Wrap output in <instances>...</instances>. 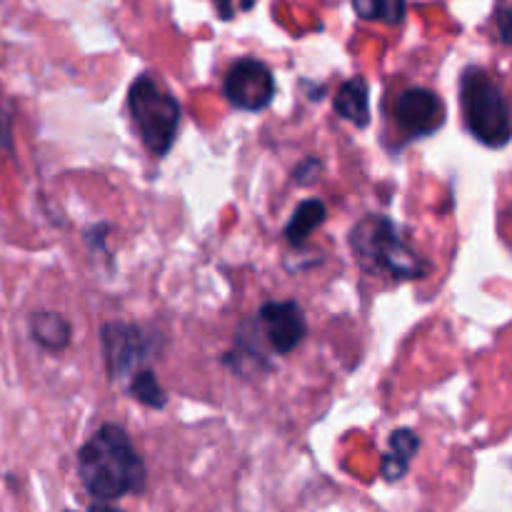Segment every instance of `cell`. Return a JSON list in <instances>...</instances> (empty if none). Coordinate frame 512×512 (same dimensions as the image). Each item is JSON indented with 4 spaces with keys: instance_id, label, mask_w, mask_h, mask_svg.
<instances>
[{
    "instance_id": "obj_1",
    "label": "cell",
    "mask_w": 512,
    "mask_h": 512,
    "mask_svg": "<svg viewBox=\"0 0 512 512\" xmlns=\"http://www.w3.org/2000/svg\"><path fill=\"white\" fill-rule=\"evenodd\" d=\"M78 475L85 490L98 500H118L140 493L145 485V465L120 425L105 423L80 448Z\"/></svg>"
},
{
    "instance_id": "obj_2",
    "label": "cell",
    "mask_w": 512,
    "mask_h": 512,
    "mask_svg": "<svg viewBox=\"0 0 512 512\" xmlns=\"http://www.w3.org/2000/svg\"><path fill=\"white\" fill-rule=\"evenodd\" d=\"M350 248L370 273H385L395 280H415L428 273V263L405 243L385 215H365L358 220L350 230Z\"/></svg>"
},
{
    "instance_id": "obj_3",
    "label": "cell",
    "mask_w": 512,
    "mask_h": 512,
    "mask_svg": "<svg viewBox=\"0 0 512 512\" xmlns=\"http://www.w3.org/2000/svg\"><path fill=\"white\" fill-rule=\"evenodd\" d=\"M460 103L470 135L488 148L510 143V105L493 75L483 68H465L460 78Z\"/></svg>"
},
{
    "instance_id": "obj_4",
    "label": "cell",
    "mask_w": 512,
    "mask_h": 512,
    "mask_svg": "<svg viewBox=\"0 0 512 512\" xmlns=\"http://www.w3.org/2000/svg\"><path fill=\"white\" fill-rule=\"evenodd\" d=\"M128 108L145 148L163 158L173 148L180 128V103L173 93L160 88L148 73L140 75L128 90Z\"/></svg>"
},
{
    "instance_id": "obj_5",
    "label": "cell",
    "mask_w": 512,
    "mask_h": 512,
    "mask_svg": "<svg viewBox=\"0 0 512 512\" xmlns=\"http://www.w3.org/2000/svg\"><path fill=\"white\" fill-rule=\"evenodd\" d=\"M223 93L233 108L245 113H260L273 103V70L258 58H238L225 75Z\"/></svg>"
},
{
    "instance_id": "obj_6",
    "label": "cell",
    "mask_w": 512,
    "mask_h": 512,
    "mask_svg": "<svg viewBox=\"0 0 512 512\" xmlns=\"http://www.w3.org/2000/svg\"><path fill=\"white\" fill-rule=\"evenodd\" d=\"M100 335H103V355L110 378H125L153 358V335L138 325L113 320L103 325Z\"/></svg>"
},
{
    "instance_id": "obj_7",
    "label": "cell",
    "mask_w": 512,
    "mask_h": 512,
    "mask_svg": "<svg viewBox=\"0 0 512 512\" xmlns=\"http://www.w3.org/2000/svg\"><path fill=\"white\" fill-rule=\"evenodd\" d=\"M395 118L410 138H428L445 125L448 110L443 98L428 88L405 90L395 103Z\"/></svg>"
},
{
    "instance_id": "obj_8",
    "label": "cell",
    "mask_w": 512,
    "mask_h": 512,
    "mask_svg": "<svg viewBox=\"0 0 512 512\" xmlns=\"http://www.w3.org/2000/svg\"><path fill=\"white\" fill-rule=\"evenodd\" d=\"M260 325L265 330V338L273 345L278 355H288L303 343L308 333V320L295 300H270L260 308Z\"/></svg>"
},
{
    "instance_id": "obj_9",
    "label": "cell",
    "mask_w": 512,
    "mask_h": 512,
    "mask_svg": "<svg viewBox=\"0 0 512 512\" xmlns=\"http://www.w3.org/2000/svg\"><path fill=\"white\" fill-rule=\"evenodd\" d=\"M335 113L358 128H368L370 123V85L365 78H350L335 93Z\"/></svg>"
},
{
    "instance_id": "obj_10",
    "label": "cell",
    "mask_w": 512,
    "mask_h": 512,
    "mask_svg": "<svg viewBox=\"0 0 512 512\" xmlns=\"http://www.w3.org/2000/svg\"><path fill=\"white\" fill-rule=\"evenodd\" d=\"M325 220H328V208H325L323 200H303V203L295 208L290 223L285 225V240H288L293 248H303V245L308 243L310 235H313Z\"/></svg>"
},
{
    "instance_id": "obj_11",
    "label": "cell",
    "mask_w": 512,
    "mask_h": 512,
    "mask_svg": "<svg viewBox=\"0 0 512 512\" xmlns=\"http://www.w3.org/2000/svg\"><path fill=\"white\" fill-rule=\"evenodd\" d=\"M420 448V438L410 428H400L390 435V453L383 458V478L388 483L403 478L408 473L410 460Z\"/></svg>"
},
{
    "instance_id": "obj_12",
    "label": "cell",
    "mask_w": 512,
    "mask_h": 512,
    "mask_svg": "<svg viewBox=\"0 0 512 512\" xmlns=\"http://www.w3.org/2000/svg\"><path fill=\"white\" fill-rule=\"evenodd\" d=\"M30 333L33 340L45 350H65L70 343V323L58 313H35L30 315Z\"/></svg>"
},
{
    "instance_id": "obj_13",
    "label": "cell",
    "mask_w": 512,
    "mask_h": 512,
    "mask_svg": "<svg viewBox=\"0 0 512 512\" xmlns=\"http://www.w3.org/2000/svg\"><path fill=\"white\" fill-rule=\"evenodd\" d=\"M355 13L363 20H383V23H400L405 18V0H353Z\"/></svg>"
},
{
    "instance_id": "obj_14",
    "label": "cell",
    "mask_w": 512,
    "mask_h": 512,
    "mask_svg": "<svg viewBox=\"0 0 512 512\" xmlns=\"http://www.w3.org/2000/svg\"><path fill=\"white\" fill-rule=\"evenodd\" d=\"M130 393H133V398L138 400V403L148 405V408H155V410L165 408V403H168L158 378H155L153 370L148 368L138 370V373L133 375V380H130Z\"/></svg>"
},
{
    "instance_id": "obj_15",
    "label": "cell",
    "mask_w": 512,
    "mask_h": 512,
    "mask_svg": "<svg viewBox=\"0 0 512 512\" xmlns=\"http://www.w3.org/2000/svg\"><path fill=\"white\" fill-rule=\"evenodd\" d=\"M320 170V160L318 158H305L303 163L298 165V168L293 170V180L298 185H308V183H313L315 178H318V173Z\"/></svg>"
},
{
    "instance_id": "obj_16",
    "label": "cell",
    "mask_w": 512,
    "mask_h": 512,
    "mask_svg": "<svg viewBox=\"0 0 512 512\" xmlns=\"http://www.w3.org/2000/svg\"><path fill=\"white\" fill-rule=\"evenodd\" d=\"M0 148H13V143H10V113L3 105V98H0Z\"/></svg>"
},
{
    "instance_id": "obj_17",
    "label": "cell",
    "mask_w": 512,
    "mask_h": 512,
    "mask_svg": "<svg viewBox=\"0 0 512 512\" xmlns=\"http://www.w3.org/2000/svg\"><path fill=\"white\" fill-rule=\"evenodd\" d=\"M500 38H503V43H510V13L508 10H500Z\"/></svg>"
},
{
    "instance_id": "obj_18",
    "label": "cell",
    "mask_w": 512,
    "mask_h": 512,
    "mask_svg": "<svg viewBox=\"0 0 512 512\" xmlns=\"http://www.w3.org/2000/svg\"><path fill=\"white\" fill-rule=\"evenodd\" d=\"M88 512H123V510H118V508H113V505H108V500H100V503L90 505Z\"/></svg>"
},
{
    "instance_id": "obj_19",
    "label": "cell",
    "mask_w": 512,
    "mask_h": 512,
    "mask_svg": "<svg viewBox=\"0 0 512 512\" xmlns=\"http://www.w3.org/2000/svg\"><path fill=\"white\" fill-rule=\"evenodd\" d=\"M215 3H218V10L223 18H230V15H233V10H230V0H215Z\"/></svg>"
},
{
    "instance_id": "obj_20",
    "label": "cell",
    "mask_w": 512,
    "mask_h": 512,
    "mask_svg": "<svg viewBox=\"0 0 512 512\" xmlns=\"http://www.w3.org/2000/svg\"><path fill=\"white\" fill-rule=\"evenodd\" d=\"M65 512H73V510H65Z\"/></svg>"
}]
</instances>
